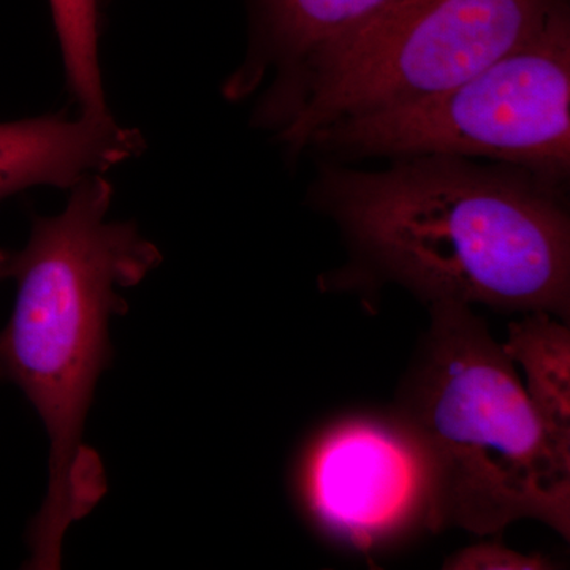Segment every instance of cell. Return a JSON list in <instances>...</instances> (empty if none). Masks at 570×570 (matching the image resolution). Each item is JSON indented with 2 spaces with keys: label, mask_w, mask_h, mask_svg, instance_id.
<instances>
[{
  "label": "cell",
  "mask_w": 570,
  "mask_h": 570,
  "mask_svg": "<svg viewBox=\"0 0 570 570\" xmlns=\"http://www.w3.org/2000/svg\"><path fill=\"white\" fill-rule=\"evenodd\" d=\"M309 197L340 227L360 273L430 305L569 318L566 186L510 165L419 156L382 170L326 160Z\"/></svg>",
  "instance_id": "obj_1"
},
{
  "label": "cell",
  "mask_w": 570,
  "mask_h": 570,
  "mask_svg": "<svg viewBox=\"0 0 570 570\" xmlns=\"http://www.w3.org/2000/svg\"><path fill=\"white\" fill-rule=\"evenodd\" d=\"M111 198L102 175L81 179L66 209L36 219L28 246L13 255L18 295L0 332V374L24 392L51 441L29 569H61L63 535L107 490L99 456L82 444L86 415L110 363L108 322L127 309L118 288L140 283L160 262L134 224L107 220Z\"/></svg>",
  "instance_id": "obj_2"
},
{
  "label": "cell",
  "mask_w": 570,
  "mask_h": 570,
  "mask_svg": "<svg viewBox=\"0 0 570 570\" xmlns=\"http://www.w3.org/2000/svg\"><path fill=\"white\" fill-rule=\"evenodd\" d=\"M430 311L395 414L425 456L428 528L490 535L531 519L569 539L570 449L551 436L471 306L436 302Z\"/></svg>",
  "instance_id": "obj_3"
},
{
  "label": "cell",
  "mask_w": 570,
  "mask_h": 570,
  "mask_svg": "<svg viewBox=\"0 0 570 570\" xmlns=\"http://www.w3.org/2000/svg\"><path fill=\"white\" fill-rule=\"evenodd\" d=\"M303 151L333 163L464 157L523 168L568 187L570 7L534 39L448 91L330 124Z\"/></svg>",
  "instance_id": "obj_4"
},
{
  "label": "cell",
  "mask_w": 570,
  "mask_h": 570,
  "mask_svg": "<svg viewBox=\"0 0 570 570\" xmlns=\"http://www.w3.org/2000/svg\"><path fill=\"white\" fill-rule=\"evenodd\" d=\"M569 0H397L314 63L265 127L292 154L341 119L419 102L527 43Z\"/></svg>",
  "instance_id": "obj_5"
},
{
  "label": "cell",
  "mask_w": 570,
  "mask_h": 570,
  "mask_svg": "<svg viewBox=\"0 0 570 570\" xmlns=\"http://www.w3.org/2000/svg\"><path fill=\"white\" fill-rule=\"evenodd\" d=\"M295 491L316 527L355 550L428 528L425 456L396 415H354L318 431L296 464Z\"/></svg>",
  "instance_id": "obj_6"
},
{
  "label": "cell",
  "mask_w": 570,
  "mask_h": 570,
  "mask_svg": "<svg viewBox=\"0 0 570 570\" xmlns=\"http://www.w3.org/2000/svg\"><path fill=\"white\" fill-rule=\"evenodd\" d=\"M397 0H247L250 48L227 82L232 99L250 96L272 77L255 119H272L326 52L362 31Z\"/></svg>",
  "instance_id": "obj_7"
},
{
  "label": "cell",
  "mask_w": 570,
  "mask_h": 570,
  "mask_svg": "<svg viewBox=\"0 0 570 570\" xmlns=\"http://www.w3.org/2000/svg\"><path fill=\"white\" fill-rule=\"evenodd\" d=\"M141 134L108 118L0 124V202L33 186L73 187L142 151Z\"/></svg>",
  "instance_id": "obj_8"
},
{
  "label": "cell",
  "mask_w": 570,
  "mask_h": 570,
  "mask_svg": "<svg viewBox=\"0 0 570 570\" xmlns=\"http://www.w3.org/2000/svg\"><path fill=\"white\" fill-rule=\"evenodd\" d=\"M512 362L523 366L528 396L551 436L570 449V333L549 313L509 326L501 344Z\"/></svg>",
  "instance_id": "obj_9"
},
{
  "label": "cell",
  "mask_w": 570,
  "mask_h": 570,
  "mask_svg": "<svg viewBox=\"0 0 570 570\" xmlns=\"http://www.w3.org/2000/svg\"><path fill=\"white\" fill-rule=\"evenodd\" d=\"M107 0H50L56 36L71 96L81 116L108 118L99 63V37Z\"/></svg>",
  "instance_id": "obj_10"
},
{
  "label": "cell",
  "mask_w": 570,
  "mask_h": 570,
  "mask_svg": "<svg viewBox=\"0 0 570 570\" xmlns=\"http://www.w3.org/2000/svg\"><path fill=\"white\" fill-rule=\"evenodd\" d=\"M549 562L540 557H527L505 549L501 543H479L453 554L445 561L450 570H538L549 569Z\"/></svg>",
  "instance_id": "obj_11"
},
{
  "label": "cell",
  "mask_w": 570,
  "mask_h": 570,
  "mask_svg": "<svg viewBox=\"0 0 570 570\" xmlns=\"http://www.w3.org/2000/svg\"><path fill=\"white\" fill-rule=\"evenodd\" d=\"M11 269H13V255L0 250V281L10 277Z\"/></svg>",
  "instance_id": "obj_12"
}]
</instances>
